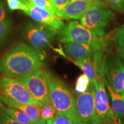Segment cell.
Here are the masks:
<instances>
[{"mask_svg": "<svg viewBox=\"0 0 124 124\" xmlns=\"http://www.w3.org/2000/svg\"><path fill=\"white\" fill-rule=\"evenodd\" d=\"M0 21H10L8 17V13L5 7V4L1 1H0Z\"/></svg>", "mask_w": 124, "mask_h": 124, "instance_id": "obj_27", "label": "cell"}, {"mask_svg": "<svg viewBox=\"0 0 124 124\" xmlns=\"http://www.w3.org/2000/svg\"><path fill=\"white\" fill-rule=\"evenodd\" d=\"M1 105L5 112L15 120L24 124H36L32 121L31 118L24 111L17 109L16 108H11V107H5L1 103Z\"/></svg>", "mask_w": 124, "mask_h": 124, "instance_id": "obj_17", "label": "cell"}, {"mask_svg": "<svg viewBox=\"0 0 124 124\" xmlns=\"http://www.w3.org/2000/svg\"><path fill=\"white\" fill-rule=\"evenodd\" d=\"M106 86L111 97V108L118 118L124 120V97L115 92L109 86Z\"/></svg>", "mask_w": 124, "mask_h": 124, "instance_id": "obj_16", "label": "cell"}, {"mask_svg": "<svg viewBox=\"0 0 124 124\" xmlns=\"http://www.w3.org/2000/svg\"><path fill=\"white\" fill-rule=\"evenodd\" d=\"M28 2L35 7L46 9L55 13L53 4L49 0H27Z\"/></svg>", "mask_w": 124, "mask_h": 124, "instance_id": "obj_20", "label": "cell"}, {"mask_svg": "<svg viewBox=\"0 0 124 124\" xmlns=\"http://www.w3.org/2000/svg\"><path fill=\"white\" fill-rule=\"evenodd\" d=\"M49 87V95L57 114L69 118L79 124L76 98L67 85L49 70H46Z\"/></svg>", "mask_w": 124, "mask_h": 124, "instance_id": "obj_2", "label": "cell"}, {"mask_svg": "<svg viewBox=\"0 0 124 124\" xmlns=\"http://www.w3.org/2000/svg\"><path fill=\"white\" fill-rule=\"evenodd\" d=\"M92 2H104V3H106V4H108L109 5H110V3L108 2V0H91Z\"/></svg>", "mask_w": 124, "mask_h": 124, "instance_id": "obj_30", "label": "cell"}, {"mask_svg": "<svg viewBox=\"0 0 124 124\" xmlns=\"http://www.w3.org/2000/svg\"><path fill=\"white\" fill-rule=\"evenodd\" d=\"M56 32L46 25L30 23L23 29L22 35L29 46L39 51L51 44Z\"/></svg>", "mask_w": 124, "mask_h": 124, "instance_id": "obj_8", "label": "cell"}, {"mask_svg": "<svg viewBox=\"0 0 124 124\" xmlns=\"http://www.w3.org/2000/svg\"><path fill=\"white\" fill-rule=\"evenodd\" d=\"M88 87H89V86L81 84H77L76 83L75 90L78 94H81V93H85L87 90Z\"/></svg>", "mask_w": 124, "mask_h": 124, "instance_id": "obj_29", "label": "cell"}, {"mask_svg": "<svg viewBox=\"0 0 124 124\" xmlns=\"http://www.w3.org/2000/svg\"><path fill=\"white\" fill-rule=\"evenodd\" d=\"M58 38L60 43L77 42L90 45L94 52H104L108 45V37L99 36L78 21H72L58 31Z\"/></svg>", "mask_w": 124, "mask_h": 124, "instance_id": "obj_3", "label": "cell"}, {"mask_svg": "<svg viewBox=\"0 0 124 124\" xmlns=\"http://www.w3.org/2000/svg\"><path fill=\"white\" fill-rule=\"evenodd\" d=\"M63 49L67 56L74 62L83 59L93 58L94 49L90 45L84 43L70 42L65 43Z\"/></svg>", "mask_w": 124, "mask_h": 124, "instance_id": "obj_14", "label": "cell"}, {"mask_svg": "<svg viewBox=\"0 0 124 124\" xmlns=\"http://www.w3.org/2000/svg\"><path fill=\"white\" fill-rule=\"evenodd\" d=\"M95 88V119L93 124H116L118 118L109 105L103 77L93 82Z\"/></svg>", "mask_w": 124, "mask_h": 124, "instance_id": "obj_7", "label": "cell"}, {"mask_svg": "<svg viewBox=\"0 0 124 124\" xmlns=\"http://www.w3.org/2000/svg\"><path fill=\"white\" fill-rule=\"evenodd\" d=\"M116 124H124L122 123V122L120 121V119H118V121L117 122V123H116Z\"/></svg>", "mask_w": 124, "mask_h": 124, "instance_id": "obj_31", "label": "cell"}, {"mask_svg": "<svg viewBox=\"0 0 124 124\" xmlns=\"http://www.w3.org/2000/svg\"><path fill=\"white\" fill-rule=\"evenodd\" d=\"M111 7L124 13V0H108Z\"/></svg>", "mask_w": 124, "mask_h": 124, "instance_id": "obj_26", "label": "cell"}, {"mask_svg": "<svg viewBox=\"0 0 124 124\" xmlns=\"http://www.w3.org/2000/svg\"><path fill=\"white\" fill-rule=\"evenodd\" d=\"M69 1V0H52L51 2L52 3L55 8V13L64 8Z\"/></svg>", "mask_w": 124, "mask_h": 124, "instance_id": "obj_25", "label": "cell"}, {"mask_svg": "<svg viewBox=\"0 0 124 124\" xmlns=\"http://www.w3.org/2000/svg\"><path fill=\"white\" fill-rule=\"evenodd\" d=\"M0 94L18 103L39 106L27 88L13 78L3 76L0 78Z\"/></svg>", "mask_w": 124, "mask_h": 124, "instance_id": "obj_9", "label": "cell"}, {"mask_svg": "<svg viewBox=\"0 0 124 124\" xmlns=\"http://www.w3.org/2000/svg\"><path fill=\"white\" fill-rule=\"evenodd\" d=\"M43 64V56L39 51L20 43L1 59L0 74L16 79L42 68Z\"/></svg>", "mask_w": 124, "mask_h": 124, "instance_id": "obj_1", "label": "cell"}, {"mask_svg": "<svg viewBox=\"0 0 124 124\" xmlns=\"http://www.w3.org/2000/svg\"><path fill=\"white\" fill-rule=\"evenodd\" d=\"M40 108L41 117L46 121L58 116L56 110L52 103L40 106Z\"/></svg>", "mask_w": 124, "mask_h": 124, "instance_id": "obj_18", "label": "cell"}, {"mask_svg": "<svg viewBox=\"0 0 124 124\" xmlns=\"http://www.w3.org/2000/svg\"><path fill=\"white\" fill-rule=\"evenodd\" d=\"M0 101L7 106L14 108L24 111L31 118L32 121L36 124H46V121L43 118L40 113V106L34 105L24 104L17 102L9 98L0 94Z\"/></svg>", "mask_w": 124, "mask_h": 124, "instance_id": "obj_13", "label": "cell"}, {"mask_svg": "<svg viewBox=\"0 0 124 124\" xmlns=\"http://www.w3.org/2000/svg\"><path fill=\"white\" fill-rule=\"evenodd\" d=\"M46 124H78L71 119L63 116L58 115L46 121Z\"/></svg>", "mask_w": 124, "mask_h": 124, "instance_id": "obj_23", "label": "cell"}, {"mask_svg": "<svg viewBox=\"0 0 124 124\" xmlns=\"http://www.w3.org/2000/svg\"><path fill=\"white\" fill-rule=\"evenodd\" d=\"M117 51L120 58L124 59V24L121 27L116 33Z\"/></svg>", "mask_w": 124, "mask_h": 124, "instance_id": "obj_19", "label": "cell"}, {"mask_svg": "<svg viewBox=\"0 0 124 124\" xmlns=\"http://www.w3.org/2000/svg\"><path fill=\"white\" fill-rule=\"evenodd\" d=\"M74 62L82 70L83 74L89 78L90 82H93L97 79L103 77L102 74L98 70L97 66L93 58L83 59Z\"/></svg>", "mask_w": 124, "mask_h": 124, "instance_id": "obj_15", "label": "cell"}, {"mask_svg": "<svg viewBox=\"0 0 124 124\" xmlns=\"http://www.w3.org/2000/svg\"><path fill=\"white\" fill-rule=\"evenodd\" d=\"M8 7L11 10H20L23 12L26 8L25 0H7Z\"/></svg>", "mask_w": 124, "mask_h": 124, "instance_id": "obj_22", "label": "cell"}, {"mask_svg": "<svg viewBox=\"0 0 124 124\" xmlns=\"http://www.w3.org/2000/svg\"><path fill=\"white\" fill-rule=\"evenodd\" d=\"M112 16L106 3L95 2L80 18V23L99 36H103Z\"/></svg>", "mask_w": 124, "mask_h": 124, "instance_id": "obj_5", "label": "cell"}, {"mask_svg": "<svg viewBox=\"0 0 124 124\" xmlns=\"http://www.w3.org/2000/svg\"><path fill=\"white\" fill-rule=\"evenodd\" d=\"M102 77L106 86L124 97V64L117 56H103L102 67Z\"/></svg>", "mask_w": 124, "mask_h": 124, "instance_id": "obj_6", "label": "cell"}, {"mask_svg": "<svg viewBox=\"0 0 124 124\" xmlns=\"http://www.w3.org/2000/svg\"><path fill=\"white\" fill-rule=\"evenodd\" d=\"M95 2L91 0H69L64 8L56 13L58 16L66 20H80L87 9Z\"/></svg>", "mask_w": 124, "mask_h": 124, "instance_id": "obj_12", "label": "cell"}, {"mask_svg": "<svg viewBox=\"0 0 124 124\" xmlns=\"http://www.w3.org/2000/svg\"><path fill=\"white\" fill-rule=\"evenodd\" d=\"M16 79L27 88L40 106L51 103L46 70L40 68Z\"/></svg>", "mask_w": 124, "mask_h": 124, "instance_id": "obj_4", "label": "cell"}, {"mask_svg": "<svg viewBox=\"0 0 124 124\" xmlns=\"http://www.w3.org/2000/svg\"><path fill=\"white\" fill-rule=\"evenodd\" d=\"M0 121L3 124H27L15 120L9 115H8L2 109L1 105V102H0Z\"/></svg>", "mask_w": 124, "mask_h": 124, "instance_id": "obj_24", "label": "cell"}, {"mask_svg": "<svg viewBox=\"0 0 124 124\" xmlns=\"http://www.w3.org/2000/svg\"><path fill=\"white\" fill-rule=\"evenodd\" d=\"M76 98V110L79 124H93L95 119V88L90 82L85 93L79 94Z\"/></svg>", "mask_w": 124, "mask_h": 124, "instance_id": "obj_10", "label": "cell"}, {"mask_svg": "<svg viewBox=\"0 0 124 124\" xmlns=\"http://www.w3.org/2000/svg\"><path fill=\"white\" fill-rule=\"evenodd\" d=\"M49 1H51H51H52V0H49Z\"/></svg>", "mask_w": 124, "mask_h": 124, "instance_id": "obj_33", "label": "cell"}, {"mask_svg": "<svg viewBox=\"0 0 124 124\" xmlns=\"http://www.w3.org/2000/svg\"><path fill=\"white\" fill-rule=\"evenodd\" d=\"M25 3L26 8L23 12L36 22L51 27L56 31H60L64 27V23L62 18L54 12L35 7L27 0H25Z\"/></svg>", "mask_w": 124, "mask_h": 124, "instance_id": "obj_11", "label": "cell"}, {"mask_svg": "<svg viewBox=\"0 0 124 124\" xmlns=\"http://www.w3.org/2000/svg\"><path fill=\"white\" fill-rule=\"evenodd\" d=\"M11 31L10 21H0V42L8 36Z\"/></svg>", "mask_w": 124, "mask_h": 124, "instance_id": "obj_21", "label": "cell"}, {"mask_svg": "<svg viewBox=\"0 0 124 124\" xmlns=\"http://www.w3.org/2000/svg\"><path fill=\"white\" fill-rule=\"evenodd\" d=\"M90 81L89 78L85 75V74H82L78 78L77 80V84H81L86 85V86H89Z\"/></svg>", "mask_w": 124, "mask_h": 124, "instance_id": "obj_28", "label": "cell"}, {"mask_svg": "<svg viewBox=\"0 0 124 124\" xmlns=\"http://www.w3.org/2000/svg\"><path fill=\"white\" fill-rule=\"evenodd\" d=\"M0 124H3L2 123V122H1V121H0Z\"/></svg>", "mask_w": 124, "mask_h": 124, "instance_id": "obj_32", "label": "cell"}]
</instances>
